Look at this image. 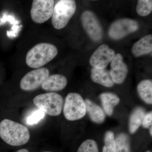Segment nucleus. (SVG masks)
I'll return each instance as SVG.
<instances>
[{"label": "nucleus", "mask_w": 152, "mask_h": 152, "mask_svg": "<svg viewBox=\"0 0 152 152\" xmlns=\"http://www.w3.org/2000/svg\"><path fill=\"white\" fill-rule=\"evenodd\" d=\"M0 137L10 145L19 146L28 142L30 134L26 126L5 119L0 123Z\"/></svg>", "instance_id": "1"}, {"label": "nucleus", "mask_w": 152, "mask_h": 152, "mask_svg": "<svg viewBox=\"0 0 152 152\" xmlns=\"http://www.w3.org/2000/svg\"><path fill=\"white\" fill-rule=\"evenodd\" d=\"M58 53V49L54 45L48 43H40L28 52L26 63L30 67L39 69L53 59Z\"/></svg>", "instance_id": "2"}, {"label": "nucleus", "mask_w": 152, "mask_h": 152, "mask_svg": "<svg viewBox=\"0 0 152 152\" xmlns=\"http://www.w3.org/2000/svg\"><path fill=\"white\" fill-rule=\"evenodd\" d=\"M33 102L39 110L52 116H57L61 114L64 104L63 97L55 92L38 95L34 98Z\"/></svg>", "instance_id": "3"}, {"label": "nucleus", "mask_w": 152, "mask_h": 152, "mask_svg": "<svg viewBox=\"0 0 152 152\" xmlns=\"http://www.w3.org/2000/svg\"><path fill=\"white\" fill-rule=\"evenodd\" d=\"M76 4L73 0H61L54 5L52 23L56 29H62L67 25L75 12Z\"/></svg>", "instance_id": "4"}, {"label": "nucleus", "mask_w": 152, "mask_h": 152, "mask_svg": "<svg viewBox=\"0 0 152 152\" xmlns=\"http://www.w3.org/2000/svg\"><path fill=\"white\" fill-rule=\"evenodd\" d=\"M63 113L68 121H77L83 118L86 114L85 100L78 93H70L66 96Z\"/></svg>", "instance_id": "5"}, {"label": "nucleus", "mask_w": 152, "mask_h": 152, "mask_svg": "<svg viewBox=\"0 0 152 152\" xmlns=\"http://www.w3.org/2000/svg\"><path fill=\"white\" fill-rule=\"evenodd\" d=\"M54 7L53 0H34L31 10L32 20L38 24L46 22L52 17Z\"/></svg>", "instance_id": "6"}, {"label": "nucleus", "mask_w": 152, "mask_h": 152, "mask_svg": "<svg viewBox=\"0 0 152 152\" xmlns=\"http://www.w3.org/2000/svg\"><path fill=\"white\" fill-rule=\"evenodd\" d=\"M50 72L46 68L35 69L29 72L21 80L20 87L25 91L37 89L42 86L49 76Z\"/></svg>", "instance_id": "7"}, {"label": "nucleus", "mask_w": 152, "mask_h": 152, "mask_svg": "<svg viewBox=\"0 0 152 152\" xmlns=\"http://www.w3.org/2000/svg\"><path fill=\"white\" fill-rule=\"evenodd\" d=\"M138 28V23L134 20L128 18L120 19L111 25L109 34L114 39H120L134 32Z\"/></svg>", "instance_id": "8"}, {"label": "nucleus", "mask_w": 152, "mask_h": 152, "mask_svg": "<svg viewBox=\"0 0 152 152\" xmlns=\"http://www.w3.org/2000/svg\"><path fill=\"white\" fill-rule=\"evenodd\" d=\"M80 19L83 27L93 40L99 41L102 39V28L94 12L90 11H85L82 14Z\"/></svg>", "instance_id": "9"}, {"label": "nucleus", "mask_w": 152, "mask_h": 152, "mask_svg": "<svg viewBox=\"0 0 152 152\" xmlns=\"http://www.w3.org/2000/svg\"><path fill=\"white\" fill-rule=\"evenodd\" d=\"M115 52L107 45H101L94 52L90 59V64L95 69H104L111 62Z\"/></svg>", "instance_id": "10"}, {"label": "nucleus", "mask_w": 152, "mask_h": 152, "mask_svg": "<svg viewBox=\"0 0 152 152\" xmlns=\"http://www.w3.org/2000/svg\"><path fill=\"white\" fill-rule=\"evenodd\" d=\"M128 72L127 66L124 62L122 56L120 53L115 55L111 62V69L110 72L114 83H122L126 77Z\"/></svg>", "instance_id": "11"}, {"label": "nucleus", "mask_w": 152, "mask_h": 152, "mask_svg": "<svg viewBox=\"0 0 152 152\" xmlns=\"http://www.w3.org/2000/svg\"><path fill=\"white\" fill-rule=\"evenodd\" d=\"M67 84V80L66 77L60 74H55L49 75L41 86L45 91L54 92L64 89Z\"/></svg>", "instance_id": "12"}, {"label": "nucleus", "mask_w": 152, "mask_h": 152, "mask_svg": "<svg viewBox=\"0 0 152 152\" xmlns=\"http://www.w3.org/2000/svg\"><path fill=\"white\" fill-rule=\"evenodd\" d=\"M86 108V113L92 121L96 124H101L104 122L106 114L100 106L89 99L85 100Z\"/></svg>", "instance_id": "13"}, {"label": "nucleus", "mask_w": 152, "mask_h": 152, "mask_svg": "<svg viewBox=\"0 0 152 152\" xmlns=\"http://www.w3.org/2000/svg\"><path fill=\"white\" fill-rule=\"evenodd\" d=\"M152 36L148 35L142 38L134 44L132 53L135 57H140L151 53Z\"/></svg>", "instance_id": "14"}, {"label": "nucleus", "mask_w": 152, "mask_h": 152, "mask_svg": "<svg viewBox=\"0 0 152 152\" xmlns=\"http://www.w3.org/2000/svg\"><path fill=\"white\" fill-rule=\"evenodd\" d=\"M91 78L95 83L108 88L112 87L114 85L110 72L105 69H99L93 68Z\"/></svg>", "instance_id": "15"}, {"label": "nucleus", "mask_w": 152, "mask_h": 152, "mask_svg": "<svg viewBox=\"0 0 152 152\" xmlns=\"http://www.w3.org/2000/svg\"><path fill=\"white\" fill-rule=\"evenodd\" d=\"M100 99L104 112L108 115H112L114 107L119 103L120 98L113 93L107 92L101 94Z\"/></svg>", "instance_id": "16"}, {"label": "nucleus", "mask_w": 152, "mask_h": 152, "mask_svg": "<svg viewBox=\"0 0 152 152\" xmlns=\"http://www.w3.org/2000/svg\"><path fill=\"white\" fill-rule=\"evenodd\" d=\"M145 114V111L141 107L136 108L132 112L129 121V131L131 134H134L138 130Z\"/></svg>", "instance_id": "17"}, {"label": "nucleus", "mask_w": 152, "mask_h": 152, "mask_svg": "<svg viewBox=\"0 0 152 152\" xmlns=\"http://www.w3.org/2000/svg\"><path fill=\"white\" fill-rule=\"evenodd\" d=\"M137 91L140 96L145 102L152 103V82L149 80H143L138 85Z\"/></svg>", "instance_id": "18"}, {"label": "nucleus", "mask_w": 152, "mask_h": 152, "mask_svg": "<svg viewBox=\"0 0 152 152\" xmlns=\"http://www.w3.org/2000/svg\"><path fill=\"white\" fill-rule=\"evenodd\" d=\"M115 152H131L130 139L126 133L119 134L116 137Z\"/></svg>", "instance_id": "19"}, {"label": "nucleus", "mask_w": 152, "mask_h": 152, "mask_svg": "<svg viewBox=\"0 0 152 152\" xmlns=\"http://www.w3.org/2000/svg\"><path fill=\"white\" fill-rule=\"evenodd\" d=\"M104 143L102 152H115V140L113 132L108 131L106 133L104 137Z\"/></svg>", "instance_id": "20"}, {"label": "nucleus", "mask_w": 152, "mask_h": 152, "mask_svg": "<svg viewBox=\"0 0 152 152\" xmlns=\"http://www.w3.org/2000/svg\"><path fill=\"white\" fill-rule=\"evenodd\" d=\"M137 12L139 15L146 16L152 11V1L150 0H139L137 4Z\"/></svg>", "instance_id": "21"}, {"label": "nucleus", "mask_w": 152, "mask_h": 152, "mask_svg": "<svg viewBox=\"0 0 152 152\" xmlns=\"http://www.w3.org/2000/svg\"><path fill=\"white\" fill-rule=\"evenodd\" d=\"M77 152H99L97 144L94 140H86L81 144Z\"/></svg>", "instance_id": "22"}, {"label": "nucleus", "mask_w": 152, "mask_h": 152, "mask_svg": "<svg viewBox=\"0 0 152 152\" xmlns=\"http://www.w3.org/2000/svg\"><path fill=\"white\" fill-rule=\"evenodd\" d=\"M45 114L40 110H38L34 112L28 117L27 123L29 125H34L37 124L45 117Z\"/></svg>", "instance_id": "23"}, {"label": "nucleus", "mask_w": 152, "mask_h": 152, "mask_svg": "<svg viewBox=\"0 0 152 152\" xmlns=\"http://www.w3.org/2000/svg\"><path fill=\"white\" fill-rule=\"evenodd\" d=\"M152 124V111L146 113L144 116L142 125L144 128H150Z\"/></svg>", "instance_id": "24"}, {"label": "nucleus", "mask_w": 152, "mask_h": 152, "mask_svg": "<svg viewBox=\"0 0 152 152\" xmlns=\"http://www.w3.org/2000/svg\"><path fill=\"white\" fill-rule=\"evenodd\" d=\"M16 152H29V151L26 149H22L17 151Z\"/></svg>", "instance_id": "25"}, {"label": "nucleus", "mask_w": 152, "mask_h": 152, "mask_svg": "<svg viewBox=\"0 0 152 152\" xmlns=\"http://www.w3.org/2000/svg\"><path fill=\"white\" fill-rule=\"evenodd\" d=\"M152 126H151L150 127V134H151V135L152 136Z\"/></svg>", "instance_id": "26"}, {"label": "nucleus", "mask_w": 152, "mask_h": 152, "mask_svg": "<svg viewBox=\"0 0 152 152\" xmlns=\"http://www.w3.org/2000/svg\"><path fill=\"white\" fill-rule=\"evenodd\" d=\"M42 152H52L51 151H43Z\"/></svg>", "instance_id": "27"}, {"label": "nucleus", "mask_w": 152, "mask_h": 152, "mask_svg": "<svg viewBox=\"0 0 152 152\" xmlns=\"http://www.w3.org/2000/svg\"><path fill=\"white\" fill-rule=\"evenodd\" d=\"M145 152H151V151H146Z\"/></svg>", "instance_id": "28"}]
</instances>
